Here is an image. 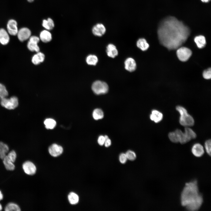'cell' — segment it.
<instances>
[{
	"label": "cell",
	"mask_w": 211,
	"mask_h": 211,
	"mask_svg": "<svg viewBox=\"0 0 211 211\" xmlns=\"http://www.w3.org/2000/svg\"><path fill=\"white\" fill-rule=\"evenodd\" d=\"M161 44L168 49L179 47L186 40L190 34L188 27L173 16L166 18L160 23L157 30Z\"/></svg>",
	"instance_id": "obj_1"
},
{
	"label": "cell",
	"mask_w": 211,
	"mask_h": 211,
	"mask_svg": "<svg viewBox=\"0 0 211 211\" xmlns=\"http://www.w3.org/2000/svg\"><path fill=\"white\" fill-rule=\"evenodd\" d=\"M200 194L196 180H194L186 183L181 194V205L186 207L195 200Z\"/></svg>",
	"instance_id": "obj_2"
},
{
	"label": "cell",
	"mask_w": 211,
	"mask_h": 211,
	"mask_svg": "<svg viewBox=\"0 0 211 211\" xmlns=\"http://www.w3.org/2000/svg\"><path fill=\"white\" fill-rule=\"evenodd\" d=\"M170 140L174 143L179 142L185 144L196 137L195 132L189 127H185L184 132L177 129L175 131L170 132L168 135Z\"/></svg>",
	"instance_id": "obj_3"
},
{
	"label": "cell",
	"mask_w": 211,
	"mask_h": 211,
	"mask_svg": "<svg viewBox=\"0 0 211 211\" xmlns=\"http://www.w3.org/2000/svg\"><path fill=\"white\" fill-rule=\"evenodd\" d=\"M176 109L180 114L179 122L181 125L185 127H189L194 125V120L193 118L188 113L187 110L184 108L178 106L176 107Z\"/></svg>",
	"instance_id": "obj_4"
},
{
	"label": "cell",
	"mask_w": 211,
	"mask_h": 211,
	"mask_svg": "<svg viewBox=\"0 0 211 211\" xmlns=\"http://www.w3.org/2000/svg\"><path fill=\"white\" fill-rule=\"evenodd\" d=\"M1 105L8 110H13L18 106L19 101L18 98L15 96L10 98H4L0 100Z\"/></svg>",
	"instance_id": "obj_5"
},
{
	"label": "cell",
	"mask_w": 211,
	"mask_h": 211,
	"mask_svg": "<svg viewBox=\"0 0 211 211\" xmlns=\"http://www.w3.org/2000/svg\"><path fill=\"white\" fill-rule=\"evenodd\" d=\"M92 89L96 94H105L108 90V86L106 82L99 80L94 81L92 85Z\"/></svg>",
	"instance_id": "obj_6"
},
{
	"label": "cell",
	"mask_w": 211,
	"mask_h": 211,
	"mask_svg": "<svg viewBox=\"0 0 211 211\" xmlns=\"http://www.w3.org/2000/svg\"><path fill=\"white\" fill-rule=\"evenodd\" d=\"M192 54L191 51L189 49L185 47H179L176 51V54L178 59L182 62L188 60Z\"/></svg>",
	"instance_id": "obj_7"
},
{
	"label": "cell",
	"mask_w": 211,
	"mask_h": 211,
	"mask_svg": "<svg viewBox=\"0 0 211 211\" xmlns=\"http://www.w3.org/2000/svg\"><path fill=\"white\" fill-rule=\"evenodd\" d=\"M40 38L35 36H31L29 38L27 47L29 50L32 52H39L40 48L38 43L40 41Z\"/></svg>",
	"instance_id": "obj_8"
},
{
	"label": "cell",
	"mask_w": 211,
	"mask_h": 211,
	"mask_svg": "<svg viewBox=\"0 0 211 211\" xmlns=\"http://www.w3.org/2000/svg\"><path fill=\"white\" fill-rule=\"evenodd\" d=\"M203 202V197L202 195L200 194L195 200L188 205L185 207L187 210L188 211H197L200 208Z\"/></svg>",
	"instance_id": "obj_9"
},
{
	"label": "cell",
	"mask_w": 211,
	"mask_h": 211,
	"mask_svg": "<svg viewBox=\"0 0 211 211\" xmlns=\"http://www.w3.org/2000/svg\"><path fill=\"white\" fill-rule=\"evenodd\" d=\"M17 35L18 40L21 42H23L29 39L31 36V32L27 28H22L18 30Z\"/></svg>",
	"instance_id": "obj_10"
},
{
	"label": "cell",
	"mask_w": 211,
	"mask_h": 211,
	"mask_svg": "<svg viewBox=\"0 0 211 211\" xmlns=\"http://www.w3.org/2000/svg\"><path fill=\"white\" fill-rule=\"evenodd\" d=\"M22 167L25 173L28 175H33L36 172V167L34 164L31 161H25L23 163Z\"/></svg>",
	"instance_id": "obj_11"
},
{
	"label": "cell",
	"mask_w": 211,
	"mask_h": 211,
	"mask_svg": "<svg viewBox=\"0 0 211 211\" xmlns=\"http://www.w3.org/2000/svg\"><path fill=\"white\" fill-rule=\"evenodd\" d=\"M7 28L9 34L14 36L17 35L18 30L17 23L16 21L13 19L10 20L7 23Z\"/></svg>",
	"instance_id": "obj_12"
},
{
	"label": "cell",
	"mask_w": 211,
	"mask_h": 211,
	"mask_svg": "<svg viewBox=\"0 0 211 211\" xmlns=\"http://www.w3.org/2000/svg\"><path fill=\"white\" fill-rule=\"evenodd\" d=\"M48 151L49 153L52 156L57 157L62 153L63 149L61 146L56 144H54L49 147Z\"/></svg>",
	"instance_id": "obj_13"
},
{
	"label": "cell",
	"mask_w": 211,
	"mask_h": 211,
	"mask_svg": "<svg viewBox=\"0 0 211 211\" xmlns=\"http://www.w3.org/2000/svg\"><path fill=\"white\" fill-rule=\"evenodd\" d=\"M106 28L102 23H98L94 25L92 28V32L95 36L101 37L106 33Z\"/></svg>",
	"instance_id": "obj_14"
},
{
	"label": "cell",
	"mask_w": 211,
	"mask_h": 211,
	"mask_svg": "<svg viewBox=\"0 0 211 211\" xmlns=\"http://www.w3.org/2000/svg\"><path fill=\"white\" fill-rule=\"evenodd\" d=\"M191 152L196 157L202 156L204 153L203 146L200 144L196 143L192 146Z\"/></svg>",
	"instance_id": "obj_15"
},
{
	"label": "cell",
	"mask_w": 211,
	"mask_h": 211,
	"mask_svg": "<svg viewBox=\"0 0 211 211\" xmlns=\"http://www.w3.org/2000/svg\"><path fill=\"white\" fill-rule=\"evenodd\" d=\"M125 68L130 72L135 70L136 68V64L135 60L132 58L129 57L125 61Z\"/></svg>",
	"instance_id": "obj_16"
},
{
	"label": "cell",
	"mask_w": 211,
	"mask_h": 211,
	"mask_svg": "<svg viewBox=\"0 0 211 211\" xmlns=\"http://www.w3.org/2000/svg\"><path fill=\"white\" fill-rule=\"evenodd\" d=\"M10 37L8 33L3 28L0 29V43L3 45L7 44L9 42Z\"/></svg>",
	"instance_id": "obj_17"
},
{
	"label": "cell",
	"mask_w": 211,
	"mask_h": 211,
	"mask_svg": "<svg viewBox=\"0 0 211 211\" xmlns=\"http://www.w3.org/2000/svg\"><path fill=\"white\" fill-rule=\"evenodd\" d=\"M106 52L108 56L112 58L115 57L118 54L116 46L111 44H108L107 46Z\"/></svg>",
	"instance_id": "obj_18"
},
{
	"label": "cell",
	"mask_w": 211,
	"mask_h": 211,
	"mask_svg": "<svg viewBox=\"0 0 211 211\" xmlns=\"http://www.w3.org/2000/svg\"><path fill=\"white\" fill-rule=\"evenodd\" d=\"M150 119L155 123H158L161 121L163 118L162 113L160 111L156 110H153L150 115Z\"/></svg>",
	"instance_id": "obj_19"
},
{
	"label": "cell",
	"mask_w": 211,
	"mask_h": 211,
	"mask_svg": "<svg viewBox=\"0 0 211 211\" xmlns=\"http://www.w3.org/2000/svg\"><path fill=\"white\" fill-rule=\"evenodd\" d=\"M40 39L44 42H49L52 39V34L47 30H43L40 33Z\"/></svg>",
	"instance_id": "obj_20"
},
{
	"label": "cell",
	"mask_w": 211,
	"mask_h": 211,
	"mask_svg": "<svg viewBox=\"0 0 211 211\" xmlns=\"http://www.w3.org/2000/svg\"><path fill=\"white\" fill-rule=\"evenodd\" d=\"M45 59V55L42 52H38L32 58V62L35 65H38L42 62Z\"/></svg>",
	"instance_id": "obj_21"
},
{
	"label": "cell",
	"mask_w": 211,
	"mask_h": 211,
	"mask_svg": "<svg viewBox=\"0 0 211 211\" xmlns=\"http://www.w3.org/2000/svg\"><path fill=\"white\" fill-rule=\"evenodd\" d=\"M194 41L198 47L202 48L205 47L206 44L205 37L202 35H199L195 37Z\"/></svg>",
	"instance_id": "obj_22"
},
{
	"label": "cell",
	"mask_w": 211,
	"mask_h": 211,
	"mask_svg": "<svg viewBox=\"0 0 211 211\" xmlns=\"http://www.w3.org/2000/svg\"><path fill=\"white\" fill-rule=\"evenodd\" d=\"M9 150L8 146L4 142L0 141V158L3 159L6 155Z\"/></svg>",
	"instance_id": "obj_23"
},
{
	"label": "cell",
	"mask_w": 211,
	"mask_h": 211,
	"mask_svg": "<svg viewBox=\"0 0 211 211\" xmlns=\"http://www.w3.org/2000/svg\"><path fill=\"white\" fill-rule=\"evenodd\" d=\"M136 44L138 47L143 51L147 50L149 47V44L144 38L139 39L137 42Z\"/></svg>",
	"instance_id": "obj_24"
},
{
	"label": "cell",
	"mask_w": 211,
	"mask_h": 211,
	"mask_svg": "<svg viewBox=\"0 0 211 211\" xmlns=\"http://www.w3.org/2000/svg\"><path fill=\"white\" fill-rule=\"evenodd\" d=\"M42 25V26L47 30H52L55 25L53 20L50 18H48L47 20H43Z\"/></svg>",
	"instance_id": "obj_25"
},
{
	"label": "cell",
	"mask_w": 211,
	"mask_h": 211,
	"mask_svg": "<svg viewBox=\"0 0 211 211\" xmlns=\"http://www.w3.org/2000/svg\"><path fill=\"white\" fill-rule=\"evenodd\" d=\"M3 160V164L7 170L12 171L14 169L15 166L13 163L8 158L6 155Z\"/></svg>",
	"instance_id": "obj_26"
},
{
	"label": "cell",
	"mask_w": 211,
	"mask_h": 211,
	"mask_svg": "<svg viewBox=\"0 0 211 211\" xmlns=\"http://www.w3.org/2000/svg\"><path fill=\"white\" fill-rule=\"evenodd\" d=\"M98 61L97 57L94 55H89L87 57L86 59L87 63L89 65H95Z\"/></svg>",
	"instance_id": "obj_27"
},
{
	"label": "cell",
	"mask_w": 211,
	"mask_h": 211,
	"mask_svg": "<svg viewBox=\"0 0 211 211\" xmlns=\"http://www.w3.org/2000/svg\"><path fill=\"white\" fill-rule=\"evenodd\" d=\"M68 199L70 203L72 205L76 204L79 200L78 195L74 192H71L68 195Z\"/></svg>",
	"instance_id": "obj_28"
},
{
	"label": "cell",
	"mask_w": 211,
	"mask_h": 211,
	"mask_svg": "<svg viewBox=\"0 0 211 211\" xmlns=\"http://www.w3.org/2000/svg\"><path fill=\"white\" fill-rule=\"evenodd\" d=\"M6 211H20L21 209L19 206L17 204L13 203H8L5 207Z\"/></svg>",
	"instance_id": "obj_29"
},
{
	"label": "cell",
	"mask_w": 211,
	"mask_h": 211,
	"mask_svg": "<svg viewBox=\"0 0 211 211\" xmlns=\"http://www.w3.org/2000/svg\"><path fill=\"white\" fill-rule=\"evenodd\" d=\"M92 116L95 120H98L103 118L104 114L103 112L101 109L96 108L93 111Z\"/></svg>",
	"instance_id": "obj_30"
},
{
	"label": "cell",
	"mask_w": 211,
	"mask_h": 211,
	"mask_svg": "<svg viewBox=\"0 0 211 211\" xmlns=\"http://www.w3.org/2000/svg\"><path fill=\"white\" fill-rule=\"evenodd\" d=\"M44 124L47 129H52L55 127L56 123L54 119L51 118H47L44 121Z\"/></svg>",
	"instance_id": "obj_31"
},
{
	"label": "cell",
	"mask_w": 211,
	"mask_h": 211,
	"mask_svg": "<svg viewBox=\"0 0 211 211\" xmlns=\"http://www.w3.org/2000/svg\"><path fill=\"white\" fill-rule=\"evenodd\" d=\"M8 95V92L6 87L0 83V100L7 97Z\"/></svg>",
	"instance_id": "obj_32"
},
{
	"label": "cell",
	"mask_w": 211,
	"mask_h": 211,
	"mask_svg": "<svg viewBox=\"0 0 211 211\" xmlns=\"http://www.w3.org/2000/svg\"><path fill=\"white\" fill-rule=\"evenodd\" d=\"M127 159L130 161H134L136 158L135 153L132 151L129 150L125 153Z\"/></svg>",
	"instance_id": "obj_33"
},
{
	"label": "cell",
	"mask_w": 211,
	"mask_h": 211,
	"mask_svg": "<svg viewBox=\"0 0 211 211\" xmlns=\"http://www.w3.org/2000/svg\"><path fill=\"white\" fill-rule=\"evenodd\" d=\"M205 147L207 154L210 156L211 152V141L210 139L207 140L205 142Z\"/></svg>",
	"instance_id": "obj_34"
},
{
	"label": "cell",
	"mask_w": 211,
	"mask_h": 211,
	"mask_svg": "<svg viewBox=\"0 0 211 211\" xmlns=\"http://www.w3.org/2000/svg\"><path fill=\"white\" fill-rule=\"evenodd\" d=\"M6 156L13 163L15 161L17 155L15 151L13 150L11 151L8 153Z\"/></svg>",
	"instance_id": "obj_35"
},
{
	"label": "cell",
	"mask_w": 211,
	"mask_h": 211,
	"mask_svg": "<svg viewBox=\"0 0 211 211\" xmlns=\"http://www.w3.org/2000/svg\"><path fill=\"white\" fill-rule=\"evenodd\" d=\"M203 76L205 79H208L211 78V70L210 68L205 70L203 73Z\"/></svg>",
	"instance_id": "obj_36"
},
{
	"label": "cell",
	"mask_w": 211,
	"mask_h": 211,
	"mask_svg": "<svg viewBox=\"0 0 211 211\" xmlns=\"http://www.w3.org/2000/svg\"><path fill=\"white\" fill-rule=\"evenodd\" d=\"M127 159L125 153H122L119 155V160L122 164H125L127 161Z\"/></svg>",
	"instance_id": "obj_37"
},
{
	"label": "cell",
	"mask_w": 211,
	"mask_h": 211,
	"mask_svg": "<svg viewBox=\"0 0 211 211\" xmlns=\"http://www.w3.org/2000/svg\"><path fill=\"white\" fill-rule=\"evenodd\" d=\"M105 139H106L105 136L103 135H101L99 136L98 139V144L100 145H103L104 144Z\"/></svg>",
	"instance_id": "obj_38"
},
{
	"label": "cell",
	"mask_w": 211,
	"mask_h": 211,
	"mask_svg": "<svg viewBox=\"0 0 211 211\" xmlns=\"http://www.w3.org/2000/svg\"><path fill=\"white\" fill-rule=\"evenodd\" d=\"M106 139L104 145L106 147H108L110 146L111 144V141L107 135L105 136Z\"/></svg>",
	"instance_id": "obj_39"
},
{
	"label": "cell",
	"mask_w": 211,
	"mask_h": 211,
	"mask_svg": "<svg viewBox=\"0 0 211 211\" xmlns=\"http://www.w3.org/2000/svg\"><path fill=\"white\" fill-rule=\"evenodd\" d=\"M3 198V195L1 192L0 190V201L2 200Z\"/></svg>",
	"instance_id": "obj_40"
},
{
	"label": "cell",
	"mask_w": 211,
	"mask_h": 211,
	"mask_svg": "<svg viewBox=\"0 0 211 211\" xmlns=\"http://www.w3.org/2000/svg\"><path fill=\"white\" fill-rule=\"evenodd\" d=\"M202 2L204 3H207L210 0H200Z\"/></svg>",
	"instance_id": "obj_41"
},
{
	"label": "cell",
	"mask_w": 211,
	"mask_h": 211,
	"mask_svg": "<svg viewBox=\"0 0 211 211\" xmlns=\"http://www.w3.org/2000/svg\"><path fill=\"white\" fill-rule=\"evenodd\" d=\"M34 0H27L29 2H32L34 1Z\"/></svg>",
	"instance_id": "obj_42"
},
{
	"label": "cell",
	"mask_w": 211,
	"mask_h": 211,
	"mask_svg": "<svg viewBox=\"0 0 211 211\" xmlns=\"http://www.w3.org/2000/svg\"><path fill=\"white\" fill-rule=\"evenodd\" d=\"M2 209V206L1 204L0 203V211Z\"/></svg>",
	"instance_id": "obj_43"
}]
</instances>
